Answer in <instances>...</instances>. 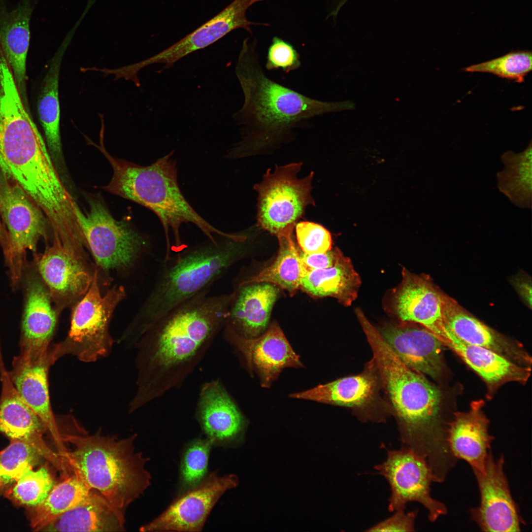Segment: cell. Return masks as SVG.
I'll return each mask as SVG.
<instances>
[{
    "mask_svg": "<svg viewBox=\"0 0 532 532\" xmlns=\"http://www.w3.org/2000/svg\"><path fill=\"white\" fill-rule=\"evenodd\" d=\"M205 290L156 321L134 344L136 391L133 412L180 386L224 327L232 294Z\"/></svg>",
    "mask_w": 532,
    "mask_h": 532,
    "instance_id": "cell-1",
    "label": "cell"
},
{
    "mask_svg": "<svg viewBox=\"0 0 532 532\" xmlns=\"http://www.w3.org/2000/svg\"><path fill=\"white\" fill-rule=\"evenodd\" d=\"M235 73L244 101L233 118L241 126L243 137L229 157L244 156L281 143L308 120L343 106L310 98L270 79L263 69L256 43L248 39L243 43Z\"/></svg>",
    "mask_w": 532,
    "mask_h": 532,
    "instance_id": "cell-2",
    "label": "cell"
},
{
    "mask_svg": "<svg viewBox=\"0 0 532 532\" xmlns=\"http://www.w3.org/2000/svg\"><path fill=\"white\" fill-rule=\"evenodd\" d=\"M356 316L373 353L379 378L389 397L402 446L435 466L450 456L441 418L442 393L423 373L404 363L363 311Z\"/></svg>",
    "mask_w": 532,
    "mask_h": 532,
    "instance_id": "cell-3",
    "label": "cell"
},
{
    "mask_svg": "<svg viewBox=\"0 0 532 532\" xmlns=\"http://www.w3.org/2000/svg\"><path fill=\"white\" fill-rule=\"evenodd\" d=\"M241 236H219L163 260L154 286L125 332L137 341L167 312L210 286L243 254Z\"/></svg>",
    "mask_w": 532,
    "mask_h": 532,
    "instance_id": "cell-4",
    "label": "cell"
},
{
    "mask_svg": "<svg viewBox=\"0 0 532 532\" xmlns=\"http://www.w3.org/2000/svg\"><path fill=\"white\" fill-rule=\"evenodd\" d=\"M61 432L70 446L65 459L69 469L114 507H127L151 485L149 459L136 450V434L119 438L99 431L91 435Z\"/></svg>",
    "mask_w": 532,
    "mask_h": 532,
    "instance_id": "cell-5",
    "label": "cell"
},
{
    "mask_svg": "<svg viewBox=\"0 0 532 532\" xmlns=\"http://www.w3.org/2000/svg\"><path fill=\"white\" fill-rule=\"evenodd\" d=\"M102 137L100 144L97 146L113 171L110 182L103 189L142 205L156 214L166 236L164 259L171 255L169 231L173 233L177 251L182 249L180 229L184 223L194 224L213 241L217 239L215 235L231 236L207 222L186 200L178 185L175 162L171 158L172 153L149 166H142L112 156L104 147Z\"/></svg>",
    "mask_w": 532,
    "mask_h": 532,
    "instance_id": "cell-6",
    "label": "cell"
},
{
    "mask_svg": "<svg viewBox=\"0 0 532 532\" xmlns=\"http://www.w3.org/2000/svg\"><path fill=\"white\" fill-rule=\"evenodd\" d=\"M98 274L95 268L87 292L73 304L68 334L58 343L62 357L71 355L81 361L93 362L106 356L111 349L109 326L114 310L125 297V291L122 286L116 285L102 296Z\"/></svg>",
    "mask_w": 532,
    "mask_h": 532,
    "instance_id": "cell-7",
    "label": "cell"
},
{
    "mask_svg": "<svg viewBox=\"0 0 532 532\" xmlns=\"http://www.w3.org/2000/svg\"><path fill=\"white\" fill-rule=\"evenodd\" d=\"M301 166V163L276 166L254 187L258 193V224L277 237L292 234L307 206L315 205L311 194L314 173L298 178Z\"/></svg>",
    "mask_w": 532,
    "mask_h": 532,
    "instance_id": "cell-8",
    "label": "cell"
},
{
    "mask_svg": "<svg viewBox=\"0 0 532 532\" xmlns=\"http://www.w3.org/2000/svg\"><path fill=\"white\" fill-rule=\"evenodd\" d=\"M0 216L8 236L5 261L12 285L16 287L22 277L27 250L34 252L38 241L48 239L50 225L39 206L0 168Z\"/></svg>",
    "mask_w": 532,
    "mask_h": 532,
    "instance_id": "cell-9",
    "label": "cell"
},
{
    "mask_svg": "<svg viewBox=\"0 0 532 532\" xmlns=\"http://www.w3.org/2000/svg\"><path fill=\"white\" fill-rule=\"evenodd\" d=\"M89 210L76 213L87 246L95 261L104 271L127 268L149 248L147 240L124 221H118L102 202L88 200Z\"/></svg>",
    "mask_w": 532,
    "mask_h": 532,
    "instance_id": "cell-10",
    "label": "cell"
},
{
    "mask_svg": "<svg viewBox=\"0 0 532 532\" xmlns=\"http://www.w3.org/2000/svg\"><path fill=\"white\" fill-rule=\"evenodd\" d=\"M374 468L390 486V512L405 510L408 502L416 501L427 509L431 522L446 513L445 505L431 495V484L436 481L431 467L425 458L411 449L402 446L399 449L388 450L386 460Z\"/></svg>",
    "mask_w": 532,
    "mask_h": 532,
    "instance_id": "cell-11",
    "label": "cell"
},
{
    "mask_svg": "<svg viewBox=\"0 0 532 532\" xmlns=\"http://www.w3.org/2000/svg\"><path fill=\"white\" fill-rule=\"evenodd\" d=\"M237 476L209 473L195 487L179 494L154 519L140 528L141 532H200L212 509L228 490L235 487Z\"/></svg>",
    "mask_w": 532,
    "mask_h": 532,
    "instance_id": "cell-12",
    "label": "cell"
},
{
    "mask_svg": "<svg viewBox=\"0 0 532 532\" xmlns=\"http://www.w3.org/2000/svg\"><path fill=\"white\" fill-rule=\"evenodd\" d=\"M35 265L46 285L59 316L66 308L74 304L88 290L95 269L53 237L42 253L35 254Z\"/></svg>",
    "mask_w": 532,
    "mask_h": 532,
    "instance_id": "cell-13",
    "label": "cell"
},
{
    "mask_svg": "<svg viewBox=\"0 0 532 532\" xmlns=\"http://www.w3.org/2000/svg\"><path fill=\"white\" fill-rule=\"evenodd\" d=\"M60 358L58 344L50 345L41 356L33 358L22 353L15 356L12 369L8 371L16 390L39 417L54 442L59 455L64 458L67 449L50 403L48 373Z\"/></svg>",
    "mask_w": 532,
    "mask_h": 532,
    "instance_id": "cell-14",
    "label": "cell"
},
{
    "mask_svg": "<svg viewBox=\"0 0 532 532\" xmlns=\"http://www.w3.org/2000/svg\"><path fill=\"white\" fill-rule=\"evenodd\" d=\"M0 352V432L10 440L24 442L63 475L69 468L59 454L46 444L43 434L47 431L42 422L20 396L5 369Z\"/></svg>",
    "mask_w": 532,
    "mask_h": 532,
    "instance_id": "cell-15",
    "label": "cell"
},
{
    "mask_svg": "<svg viewBox=\"0 0 532 532\" xmlns=\"http://www.w3.org/2000/svg\"><path fill=\"white\" fill-rule=\"evenodd\" d=\"M502 457L495 460L489 453L483 471H474L479 486V506L471 510L484 532H520L522 520L503 471Z\"/></svg>",
    "mask_w": 532,
    "mask_h": 532,
    "instance_id": "cell-16",
    "label": "cell"
},
{
    "mask_svg": "<svg viewBox=\"0 0 532 532\" xmlns=\"http://www.w3.org/2000/svg\"><path fill=\"white\" fill-rule=\"evenodd\" d=\"M224 328L225 338L242 354L249 371L258 374L264 387H269L285 367L303 366L276 322L254 338L243 337L226 325Z\"/></svg>",
    "mask_w": 532,
    "mask_h": 532,
    "instance_id": "cell-17",
    "label": "cell"
},
{
    "mask_svg": "<svg viewBox=\"0 0 532 532\" xmlns=\"http://www.w3.org/2000/svg\"><path fill=\"white\" fill-rule=\"evenodd\" d=\"M264 0H234L225 8L205 23L178 42L148 59L136 63L138 70L154 64H163L169 68L187 55L214 43L231 31L243 29L251 33L253 25L268 26L267 23L249 21L247 10L254 3Z\"/></svg>",
    "mask_w": 532,
    "mask_h": 532,
    "instance_id": "cell-18",
    "label": "cell"
},
{
    "mask_svg": "<svg viewBox=\"0 0 532 532\" xmlns=\"http://www.w3.org/2000/svg\"><path fill=\"white\" fill-rule=\"evenodd\" d=\"M27 268L20 353L36 358L51 345L58 315L49 291L36 268Z\"/></svg>",
    "mask_w": 532,
    "mask_h": 532,
    "instance_id": "cell-19",
    "label": "cell"
},
{
    "mask_svg": "<svg viewBox=\"0 0 532 532\" xmlns=\"http://www.w3.org/2000/svg\"><path fill=\"white\" fill-rule=\"evenodd\" d=\"M402 280L391 295L394 314L401 321L419 324L442 343L447 339L440 292L429 281L403 268Z\"/></svg>",
    "mask_w": 532,
    "mask_h": 532,
    "instance_id": "cell-20",
    "label": "cell"
},
{
    "mask_svg": "<svg viewBox=\"0 0 532 532\" xmlns=\"http://www.w3.org/2000/svg\"><path fill=\"white\" fill-rule=\"evenodd\" d=\"M446 327L463 341L481 347L521 366L531 367L532 358L519 343L501 335L470 315L454 299L440 292Z\"/></svg>",
    "mask_w": 532,
    "mask_h": 532,
    "instance_id": "cell-21",
    "label": "cell"
},
{
    "mask_svg": "<svg viewBox=\"0 0 532 532\" xmlns=\"http://www.w3.org/2000/svg\"><path fill=\"white\" fill-rule=\"evenodd\" d=\"M196 417L213 446L234 445L241 437L245 420L235 403L218 380L201 387Z\"/></svg>",
    "mask_w": 532,
    "mask_h": 532,
    "instance_id": "cell-22",
    "label": "cell"
},
{
    "mask_svg": "<svg viewBox=\"0 0 532 532\" xmlns=\"http://www.w3.org/2000/svg\"><path fill=\"white\" fill-rule=\"evenodd\" d=\"M386 342L409 367L437 379L443 374L445 345L428 329L387 324L377 329Z\"/></svg>",
    "mask_w": 532,
    "mask_h": 532,
    "instance_id": "cell-23",
    "label": "cell"
},
{
    "mask_svg": "<svg viewBox=\"0 0 532 532\" xmlns=\"http://www.w3.org/2000/svg\"><path fill=\"white\" fill-rule=\"evenodd\" d=\"M35 0H20L12 9L0 0V44L10 65L17 89L31 113L27 85L26 64L29 48L30 21Z\"/></svg>",
    "mask_w": 532,
    "mask_h": 532,
    "instance_id": "cell-24",
    "label": "cell"
},
{
    "mask_svg": "<svg viewBox=\"0 0 532 532\" xmlns=\"http://www.w3.org/2000/svg\"><path fill=\"white\" fill-rule=\"evenodd\" d=\"M278 293V287L269 283L237 284L225 325L246 338L261 335L267 326Z\"/></svg>",
    "mask_w": 532,
    "mask_h": 532,
    "instance_id": "cell-25",
    "label": "cell"
},
{
    "mask_svg": "<svg viewBox=\"0 0 532 532\" xmlns=\"http://www.w3.org/2000/svg\"><path fill=\"white\" fill-rule=\"evenodd\" d=\"M482 400L472 402L467 411L455 413L446 431L452 455L467 462L473 471H484L493 438L488 432L489 421Z\"/></svg>",
    "mask_w": 532,
    "mask_h": 532,
    "instance_id": "cell-26",
    "label": "cell"
},
{
    "mask_svg": "<svg viewBox=\"0 0 532 532\" xmlns=\"http://www.w3.org/2000/svg\"><path fill=\"white\" fill-rule=\"evenodd\" d=\"M449 347L483 379L488 395L510 382L524 384L531 373V367L517 365L490 350L467 344L446 328Z\"/></svg>",
    "mask_w": 532,
    "mask_h": 532,
    "instance_id": "cell-27",
    "label": "cell"
},
{
    "mask_svg": "<svg viewBox=\"0 0 532 532\" xmlns=\"http://www.w3.org/2000/svg\"><path fill=\"white\" fill-rule=\"evenodd\" d=\"M122 510L112 506L97 491L81 504L45 526L47 532H122L125 531Z\"/></svg>",
    "mask_w": 532,
    "mask_h": 532,
    "instance_id": "cell-28",
    "label": "cell"
},
{
    "mask_svg": "<svg viewBox=\"0 0 532 532\" xmlns=\"http://www.w3.org/2000/svg\"><path fill=\"white\" fill-rule=\"evenodd\" d=\"M377 372L376 366L374 370L370 367L359 374L291 394L289 397L342 406L363 407L370 404L376 398L380 380Z\"/></svg>",
    "mask_w": 532,
    "mask_h": 532,
    "instance_id": "cell-29",
    "label": "cell"
},
{
    "mask_svg": "<svg viewBox=\"0 0 532 532\" xmlns=\"http://www.w3.org/2000/svg\"><path fill=\"white\" fill-rule=\"evenodd\" d=\"M361 284L350 259L345 257L333 266L305 271L300 289L312 297H332L348 306L356 299Z\"/></svg>",
    "mask_w": 532,
    "mask_h": 532,
    "instance_id": "cell-30",
    "label": "cell"
},
{
    "mask_svg": "<svg viewBox=\"0 0 532 532\" xmlns=\"http://www.w3.org/2000/svg\"><path fill=\"white\" fill-rule=\"evenodd\" d=\"M66 45L63 44L51 59L42 81L37 100L39 121L44 131L48 149L53 158H61L62 155L59 81Z\"/></svg>",
    "mask_w": 532,
    "mask_h": 532,
    "instance_id": "cell-31",
    "label": "cell"
},
{
    "mask_svg": "<svg viewBox=\"0 0 532 532\" xmlns=\"http://www.w3.org/2000/svg\"><path fill=\"white\" fill-rule=\"evenodd\" d=\"M93 491L75 472L63 475L54 485L45 499L33 507L31 525L34 531L41 530L62 514L86 501Z\"/></svg>",
    "mask_w": 532,
    "mask_h": 532,
    "instance_id": "cell-32",
    "label": "cell"
},
{
    "mask_svg": "<svg viewBox=\"0 0 532 532\" xmlns=\"http://www.w3.org/2000/svg\"><path fill=\"white\" fill-rule=\"evenodd\" d=\"M277 238L279 250L273 263L256 275L239 283H269L287 291L291 296H293L300 289L305 273L299 250L296 247L292 234Z\"/></svg>",
    "mask_w": 532,
    "mask_h": 532,
    "instance_id": "cell-33",
    "label": "cell"
},
{
    "mask_svg": "<svg viewBox=\"0 0 532 532\" xmlns=\"http://www.w3.org/2000/svg\"><path fill=\"white\" fill-rule=\"evenodd\" d=\"M504 168L498 174L500 191L516 205L529 208L532 197V143L522 152L501 156Z\"/></svg>",
    "mask_w": 532,
    "mask_h": 532,
    "instance_id": "cell-34",
    "label": "cell"
},
{
    "mask_svg": "<svg viewBox=\"0 0 532 532\" xmlns=\"http://www.w3.org/2000/svg\"><path fill=\"white\" fill-rule=\"evenodd\" d=\"M212 446L206 438H196L185 446L180 465L179 494L198 486L207 476Z\"/></svg>",
    "mask_w": 532,
    "mask_h": 532,
    "instance_id": "cell-35",
    "label": "cell"
},
{
    "mask_svg": "<svg viewBox=\"0 0 532 532\" xmlns=\"http://www.w3.org/2000/svg\"><path fill=\"white\" fill-rule=\"evenodd\" d=\"M54 485L53 476L44 466L25 471L6 492V496L15 502L34 507L47 497Z\"/></svg>",
    "mask_w": 532,
    "mask_h": 532,
    "instance_id": "cell-36",
    "label": "cell"
},
{
    "mask_svg": "<svg viewBox=\"0 0 532 532\" xmlns=\"http://www.w3.org/2000/svg\"><path fill=\"white\" fill-rule=\"evenodd\" d=\"M532 54L530 51H513L491 60L464 68L466 72H484L521 83L532 70Z\"/></svg>",
    "mask_w": 532,
    "mask_h": 532,
    "instance_id": "cell-37",
    "label": "cell"
},
{
    "mask_svg": "<svg viewBox=\"0 0 532 532\" xmlns=\"http://www.w3.org/2000/svg\"><path fill=\"white\" fill-rule=\"evenodd\" d=\"M41 458L29 444L10 440L9 445L0 452V475L5 485L15 482L25 471L37 465Z\"/></svg>",
    "mask_w": 532,
    "mask_h": 532,
    "instance_id": "cell-38",
    "label": "cell"
},
{
    "mask_svg": "<svg viewBox=\"0 0 532 532\" xmlns=\"http://www.w3.org/2000/svg\"><path fill=\"white\" fill-rule=\"evenodd\" d=\"M295 228L298 242L303 252L307 254H319L332 248L331 233L322 226L303 221L298 223Z\"/></svg>",
    "mask_w": 532,
    "mask_h": 532,
    "instance_id": "cell-39",
    "label": "cell"
},
{
    "mask_svg": "<svg viewBox=\"0 0 532 532\" xmlns=\"http://www.w3.org/2000/svg\"><path fill=\"white\" fill-rule=\"evenodd\" d=\"M300 55L290 43L275 36L269 46L265 67L267 70L281 69L288 73L300 67Z\"/></svg>",
    "mask_w": 532,
    "mask_h": 532,
    "instance_id": "cell-40",
    "label": "cell"
},
{
    "mask_svg": "<svg viewBox=\"0 0 532 532\" xmlns=\"http://www.w3.org/2000/svg\"><path fill=\"white\" fill-rule=\"evenodd\" d=\"M391 517L366 530V532H413L417 510L405 512V510L394 511Z\"/></svg>",
    "mask_w": 532,
    "mask_h": 532,
    "instance_id": "cell-41",
    "label": "cell"
},
{
    "mask_svg": "<svg viewBox=\"0 0 532 532\" xmlns=\"http://www.w3.org/2000/svg\"><path fill=\"white\" fill-rule=\"evenodd\" d=\"M299 254L305 272L333 266L345 257L337 248H332L325 253L313 254H307L299 250Z\"/></svg>",
    "mask_w": 532,
    "mask_h": 532,
    "instance_id": "cell-42",
    "label": "cell"
},
{
    "mask_svg": "<svg viewBox=\"0 0 532 532\" xmlns=\"http://www.w3.org/2000/svg\"><path fill=\"white\" fill-rule=\"evenodd\" d=\"M516 285L520 296L528 304L529 307L532 305V286L531 283L528 281L519 279L516 282Z\"/></svg>",
    "mask_w": 532,
    "mask_h": 532,
    "instance_id": "cell-43",
    "label": "cell"
},
{
    "mask_svg": "<svg viewBox=\"0 0 532 532\" xmlns=\"http://www.w3.org/2000/svg\"><path fill=\"white\" fill-rule=\"evenodd\" d=\"M0 244L3 250L4 254L7 250L8 247V236L6 229L0 219Z\"/></svg>",
    "mask_w": 532,
    "mask_h": 532,
    "instance_id": "cell-44",
    "label": "cell"
},
{
    "mask_svg": "<svg viewBox=\"0 0 532 532\" xmlns=\"http://www.w3.org/2000/svg\"><path fill=\"white\" fill-rule=\"evenodd\" d=\"M348 0H333L334 4L332 9L329 14V16H332L335 18L340 8Z\"/></svg>",
    "mask_w": 532,
    "mask_h": 532,
    "instance_id": "cell-45",
    "label": "cell"
},
{
    "mask_svg": "<svg viewBox=\"0 0 532 532\" xmlns=\"http://www.w3.org/2000/svg\"><path fill=\"white\" fill-rule=\"evenodd\" d=\"M5 485L4 482L0 475V490Z\"/></svg>",
    "mask_w": 532,
    "mask_h": 532,
    "instance_id": "cell-46",
    "label": "cell"
}]
</instances>
